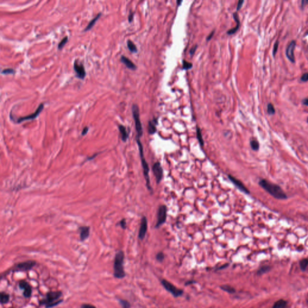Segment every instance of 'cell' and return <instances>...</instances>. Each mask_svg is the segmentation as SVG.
Listing matches in <instances>:
<instances>
[{"label": "cell", "instance_id": "6da1fadb", "mask_svg": "<svg viewBox=\"0 0 308 308\" xmlns=\"http://www.w3.org/2000/svg\"><path fill=\"white\" fill-rule=\"evenodd\" d=\"M259 184L263 189L277 199L283 200L287 198L285 193L279 185L271 183L266 179H261L259 181Z\"/></svg>", "mask_w": 308, "mask_h": 308}, {"label": "cell", "instance_id": "7a4b0ae2", "mask_svg": "<svg viewBox=\"0 0 308 308\" xmlns=\"http://www.w3.org/2000/svg\"><path fill=\"white\" fill-rule=\"evenodd\" d=\"M124 253L123 251H119L115 255L114 261V276L117 279H122L125 276L123 268Z\"/></svg>", "mask_w": 308, "mask_h": 308}, {"label": "cell", "instance_id": "3957f363", "mask_svg": "<svg viewBox=\"0 0 308 308\" xmlns=\"http://www.w3.org/2000/svg\"><path fill=\"white\" fill-rule=\"evenodd\" d=\"M136 141H137V143L138 144V149H139L140 160H141V162H142V165L143 170V174H144V178H145V179H146V187H147L149 191H152V187H151V186H150V179H149V165L148 164L147 161H146L145 158H144V152H143V148L142 143L140 142V138H136Z\"/></svg>", "mask_w": 308, "mask_h": 308}, {"label": "cell", "instance_id": "277c9868", "mask_svg": "<svg viewBox=\"0 0 308 308\" xmlns=\"http://www.w3.org/2000/svg\"><path fill=\"white\" fill-rule=\"evenodd\" d=\"M62 295V293L60 291L48 293L46 295L45 299L40 301V304L45 305L46 308H50L53 306H55L62 301V300L57 301L61 297Z\"/></svg>", "mask_w": 308, "mask_h": 308}, {"label": "cell", "instance_id": "5b68a950", "mask_svg": "<svg viewBox=\"0 0 308 308\" xmlns=\"http://www.w3.org/2000/svg\"><path fill=\"white\" fill-rule=\"evenodd\" d=\"M132 116H133V118L134 119L135 122V126H136V130L137 131V137L138 138H140L143 136V128L140 119V114H139V108L138 107L136 104H134L132 107Z\"/></svg>", "mask_w": 308, "mask_h": 308}, {"label": "cell", "instance_id": "8992f818", "mask_svg": "<svg viewBox=\"0 0 308 308\" xmlns=\"http://www.w3.org/2000/svg\"><path fill=\"white\" fill-rule=\"evenodd\" d=\"M167 219V207L165 205H161L157 211V221L155 226V229H158L166 221Z\"/></svg>", "mask_w": 308, "mask_h": 308}, {"label": "cell", "instance_id": "52a82bcc", "mask_svg": "<svg viewBox=\"0 0 308 308\" xmlns=\"http://www.w3.org/2000/svg\"><path fill=\"white\" fill-rule=\"evenodd\" d=\"M161 284L162 286L164 287V288L166 289L167 291L170 293L174 297H178L179 296L182 295L183 294V291L177 288L176 287H174L171 283L167 281L166 280L163 279L161 280Z\"/></svg>", "mask_w": 308, "mask_h": 308}, {"label": "cell", "instance_id": "ba28073f", "mask_svg": "<svg viewBox=\"0 0 308 308\" xmlns=\"http://www.w3.org/2000/svg\"><path fill=\"white\" fill-rule=\"evenodd\" d=\"M44 104H40L39 105L38 108H37V110H36V111L34 113H32L31 114H30V115L26 116L25 117H19V119H17L16 123H21L22 122L27 121V120L35 119L36 117H38L39 116V115L40 114V113H41V111H42V110L44 109Z\"/></svg>", "mask_w": 308, "mask_h": 308}, {"label": "cell", "instance_id": "9c48e42d", "mask_svg": "<svg viewBox=\"0 0 308 308\" xmlns=\"http://www.w3.org/2000/svg\"><path fill=\"white\" fill-rule=\"evenodd\" d=\"M152 168L156 179V182L158 184L161 183L163 176V169L161 163L160 162H156Z\"/></svg>", "mask_w": 308, "mask_h": 308}, {"label": "cell", "instance_id": "30bf717a", "mask_svg": "<svg viewBox=\"0 0 308 308\" xmlns=\"http://www.w3.org/2000/svg\"><path fill=\"white\" fill-rule=\"evenodd\" d=\"M74 69L76 73L77 78L81 80H83L86 75V72L84 69V65L82 63H80L78 60H76L74 63Z\"/></svg>", "mask_w": 308, "mask_h": 308}, {"label": "cell", "instance_id": "8fae6325", "mask_svg": "<svg viewBox=\"0 0 308 308\" xmlns=\"http://www.w3.org/2000/svg\"><path fill=\"white\" fill-rule=\"evenodd\" d=\"M148 229V220L147 218L144 216L142 218L140 227L138 232V238L141 240H143L146 236V232Z\"/></svg>", "mask_w": 308, "mask_h": 308}, {"label": "cell", "instance_id": "7c38bea8", "mask_svg": "<svg viewBox=\"0 0 308 308\" xmlns=\"http://www.w3.org/2000/svg\"><path fill=\"white\" fill-rule=\"evenodd\" d=\"M36 264V261L30 260L17 264L16 265V269L20 271H28L33 268Z\"/></svg>", "mask_w": 308, "mask_h": 308}, {"label": "cell", "instance_id": "4fadbf2b", "mask_svg": "<svg viewBox=\"0 0 308 308\" xmlns=\"http://www.w3.org/2000/svg\"><path fill=\"white\" fill-rule=\"evenodd\" d=\"M228 178L230 179V181H231V182L235 186H236L240 190H241V191H243V193H246V194H249L250 192H249V190L246 188V187L244 185V184L242 183H241L240 180L234 178V176H232V175H231V174L228 175Z\"/></svg>", "mask_w": 308, "mask_h": 308}, {"label": "cell", "instance_id": "5bb4252c", "mask_svg": "<svg viewBox=\"0 0 308 308\" xmlns=\"http://www.w3.org/2000/svg\"><path fill=\"white\" fill-rule=\"evenodd\" d=\"M295 41L293 40L290 42L286 50V55L288 57V58L290 60L292 63L295 62V58L294 55V51L295 47Z\"/></svg>", "mask_w": 308, "mask_h": 308}, {"label": "cell", "instance_id": "9a60e30c", "mask_svg": "<svg viewBox=\"0 0 308 308\" xmlns=\"http://www.w3.org/2000/svg\"><path fill=\"white\" fill-rule=\"evenodd\" d=\"M19 286L21 289H23V294L24 295V297L26 298L30 297V296H31V295H32V290L31 287L30 286L28 283L25 281L22 280L20 282Z\"/></svg>", "mask_w": 308, "mask_h": 308}, {"label": "cell", "instance_id": "2e32d148", "mask_svg": "<svg viewBox=\"0 0 308 308\" xmlns=\"http://www.w3.org/2000/svg\"><path fill=\"white\" fill-rule=\"evenodd\" d=\"M90 227L87 226H83L79 227L80 237L81 241H85L89 238L90 235Z\"/></svg>", "mask_w": 308, "mask_h": 308}, {"label": "cell", "instance_id": "e0dca14e", "mask_svg": "<svg viewBox=\"0 0 308 308\" xmlns=\"http://www.w3.org/2000/svg\"><path fill=\"white\" fill-rule=\"evenodd\" d=\"M120 62L122 63H123L126 67L131 70H136L137 69V66L132 63V61L124 56H122L120 57Z\"/></svg>", "mask_w": 308, "mask_h": 308}, {"label": "cell", "instance_id": "ac0fdd59", "mask_svg": "<svg viewBox=\"0 0 308 308\" xmlns=\"http://www.w3.org/2000/svg\"><path fill=\"white\" fill-rule=\"evenodd\" d=\"M120 134H121V139L123 142L127 141L129 137V132L126 130L125 126L122 125H119L118 126Z\"/></svg>", "mask_w": 308, "mask_h": 308}, {"label": "cell", "instance_id": "d6986e66", "mask_svg": "<svg viewBox=\"0 0 308 308\" xmlns=\"http://www.w3.org/2000/svg\"><path fill=\"white\" fill-rule=\"evenodd\" d=\"M233 16H234V19L235 21V22H237V26L231 29L230 30H229V31H227V34L228 35H232V34H234L235 33H236L238 30L240 28V19H239V17H238V15H237V13H234L233 14Z\"/></svg>", "mask_w": 308, "mask_h": 308}, {"label": "cell", "instance_id": "ffe728a7", "mask_svg": "<svg viewBox=\"0 0 308 308\" xmlns=\"http://www.w3.org/2000/svg\"><path fill=\"white\" fill-rule=\"evenodd\" d=\"M156 123H157L156 120H151V121L149 122V125H148L149 134H154L156 132Z\"/></svg>", "mask_w": 308, "mask_h": 308}, {"label": "cell", "instance_id": "44dd1931", "mask_svg": "<svg viewBox=\"0 0 308 308\" xmlns=\"http://www.w3.org/2000/svg\"><path fill=\"white\" fill-rule=\"evenodd\" d=\"M101 15H102L101 13H99L97 15H96V16L93 19H92V21L89 23L87 26L85 28H84V32H87V31H89V30H91L92 28V27L95 25V22L98 21V19H99Z\"/></svg>", "mask_w": 308, "mask_h": 308}, {"label": "cell", "instance_id": "7402d4cb", "mask_svg": "<svg viewBox=\"0 0 308 308\" xmlns=\"http://www.w3.org/2000/svg\"><path fill=\"white\" fill-rule=\"evenodd\" d=\"M287 306V302L283 300H279L277 301L274 304L273 308H286Z\"/></svg>", "mask_w": 308, "mask_h": 308}, {"label": "cell", "instance_id": "603a6c76", "mask_svg": "<svg viewBox=\"0 0 308 308\" xmlns=\"http://www.w3.org/2000/svg\"><path fill=\"white\" fill-rule=\"evenodd\" d=\"M196 136H197V140L199 141V144H200V145L202 147H203V145H204V141H203V139L202 138L201 130L200 128L198 127V126H197V128H196Z\"/></svg>", "mask_w": 308, "mask_h": 308}, {"label": "cell", "instance_id": "cb8c5ba5", "mask_svg": "<svg viewBox=\"0 0 308 308\" xmlns=\"http://www.w3.org/2000/svg\"><path fill=\"white\" fill-rule=\"evenodd\" d=\"M127 46L129 50L132 53H136L137 52V48L136 45L131 40H128L127 41Z\"/></svg>", "mask_w": 308, "mask_h": 308}, {"label": "cell", "instance_id": "d4e9b609", "mask_svg": "<svg viewBox=\"0 0 308 308\" xmlns=\"http://www.w3.org/2000/svg\"><path fill=\"white\" fill-rule=\"evenodd\" d=\"M9 301V295L7 294L1 293V304H5Z\"/></svg>", "mask_w": 308, "mask_h": 308}, {"label": "cell", "instance_id": "484cf974", "mask_svg": "<svg viewBox=\"0 0 308 308\" xmlns=\"http://www.w3.org/2000/svg\"><path fill=\"white\" fill-rule=\"evenodd\" d=\"M250 146L253 150H258L259 148V144L258 142L255 139H253L250 141Z\"/></svg>", "mask_w": 308, "mask_h": 308}, {"label": "cell", "instance_id": "4316f807", "mask_svg": "<svg viewBox=\"0 0 308 308\" xmlns=\"http://www.w3.org/2000/svg\"><path fill=\"white\" fill-rule=\"evenodd\" d=\"M221 289H223V291H225L227 293H231V294H232L234 293H235V289L234 288L231 287V286H229V285H223L222 287H221Z\"/></svg>", "mask_w": 308, "mask_h": 308}, {"label": "cell", "instance_id": "83f0119b", "mask_svg": "<svg viewBox=\"0 0 308 308\" xmlns=\"http://www.w3.org/2000/svg\"><path fill=\"white\" fill-rule=\"evenodd\" d=\"M68 41V36H66V37H64L62 40L61 42H60V43L58 44V50H62V48L64 47V46L66 45V44L67 43V42Z\"/></svg>", "mask_w": 308, "mask_h": 308}, {"label": "cell", "instance_id": "f1b7e54d", "mask_svg": "<svg viewBox=\"0 0 308 308\" xmlns=\"http://www.w3.org/2000/svg\"><path fill=\"white\" fill-rule=\"evenodd\" d=\"M300 265L301 268L303 270H305L308 266V258L304 259L301 260L300 262Z\"/></svg>", "mask_w": 308, "mask_h": 308}, {"label": "cell", "instance_id": "f546056e", "mask_svg": "<svg viewBox=\"0 0 308 308\" xmlns=\"http://www.w3.org/2000/svg\"><path fill=\"white\" fill-rule=\"evenodd\" d=\"M119 303H120V305L122 306L123 308H130L131 307L130 303L128 301H126L125 300H122V299L120 300Z\"/></svg>", "mask_w": 308, "mask_h": 308}, {"label": "cell", "instance_id": "4dcf8cb0", "mask_svg": "<svg viewBox=\"0 0 308 308\" xmlns=\"http://www.w3.org/2000/svg\"><path fill=\"white\" fill-rule=\"evenodd\" d=\"M183 62V69H184V70H189V69H190L192 68L193 67V64L191 63H189L187 61H185V60H184V61Z\"/></svg>", "mask_w": 308, "mask_h": 308}, {"label": "cell", "instance_id": "1f68e13d", "mask_svg": "<svg viewBox=\"0 0 308 308\" xmlns=\"http://www.w3.org/2000/svg\"><path fill=\"white\" fill-rule=\"evenodd\" d=\"M267 111L268 113L270 115H273L275 113V109L273 107V105L271 104H268L267 106Z\"/></svg>", "mask_w": 308, "mask_h": 308}, {"label": "cell", "instance_id": "d6a6232c", "mask_svg": "<svg viewBox=\"0 0 308 308\" xmlns=\"http://www.w3.org/2000/svg\"><path fill=\"white\" fill-rule=\"evenodd\" d=\"M14 73H15V70H14V69H11V68L5 69H4V70H3L1 71V74H4V75L13 74Z\"/></svg>", "mask_w": 308, "mask_h": 308}, {"label": "cell", "instance_id": "836d02e7", "mask_svg": "<svg viewBox=\"0 0 308 308\" xmlns=\"http://www.w3.org/2000/svg\"><path fill=\"white\" fill-rule=\"evenodd\" d=\"M156 258L158 261H162L163 259H164V255L162 252H159L158 254L156 256Z\"/></svg>", "mask_w": 308, "mask_h": 308}, {"label": "cell", "instance_id": "e575fe53", "mask_svg": "<svg viewBox=\"0 0 308 308\" xmlns=\"http://www.w3.org/2000/svg\"><path fill=\"white\" fill-rule=\"evenodd\" d=\"M119 225L120 226V227H121L123 229H126V219H123L122 220H120V221H119Z\"/></svg>", "mask_w": 308, "mask_h": 308}, {"label": "cell", "instance_id": "d590c367", "mask_svg": "<svg viewBox=\"0 0 308 308\" xmlns=\"http://www.w3.org/2000/svg\"><path fill=\"white\" fill-rule=\"evenodd\" d=\"M301 81L303 82H306L308 81V73H305L301 76Z\"/></svg>", "mask_w": 308, "mask_h": 308}, {"label": "cell", "instance_id": "8d00e7d4", "mask_svg": "<svg viewBox=\"0 0 308 308\" xmlns=\"http://www.w3.org/2000/svg\"><path fill=\"white\" fill-rule=\"evenodd\" d=\"M278 46H279V42H278V41H276V44H274V48H273V56H274L276 55V52H277V48H278Z\"/></svg>", "mask_w": 308, "mask_h": 308}, {"label": "cell", "instance_id": "74e56055", "mask_svg": "<svg viewBox=\"0 0 308 308\" xmlns=\"http://www.w3.org/2000/svg\"><path fill=\"white\" fill-rule=\"evenodd\" d=\"M197 48V45H196V46H194L193 47H192L191 49L190 50V54L191 56L194 55V54L195 53V51H196Z\"/></svg>", "mask_w": 308, "mask_h": 308}, {"label": "cell", "instance_id": "f35d334b", "mask_svg": "<svg viewBox=\"0 0 308 308\" xmlns=\"http://www.w3.org/2000/svg\"><path fill=\"white\" fill-rule=\"evenodd\" d=\"M81 308H96L94 306L90 304H83L81 306Z\"/></svg>", "mask_w": 308, "mask_h": 308}, {"label": "cell", "instance_id": "ab89813d", "mask_svg": "<svg viewBox=\"0 0 308 308\" xmlns=\"http://www.w3.org/2000/svg\"><path fill=\"white\" fill-rule=\"evenodd\" d=\"M89 128L88 126H86V127H84V128H83V131H82L81 135H82L83 136H85L86 134H87V133L88 131H89Z\"/></svg>", "mask_w": 308, "mask_h": 308}, {"label": "cell", "instance_id": "60d3db41", "mask_svg": "<svg viewBox=\"0 0 308 308\" xmlns=\"http://www.w3.org/2000/svg\"><path fill=\"white\" fill-rule=\"evenodd\" d=\"M244 1H239L238 3V4H237V10L238 11L241 7H242L243 6V4L244 3Z\"/></svg>", "mask_w": 308, "mask_h": 308}, {"label": "cell", "instance_id": "b9f144b4", "mask_svg": "<svg viewBox=\"0 0 308 308\" xmlns=\"http://www.w3.org/2000/svg\"><path fill=\"white\" fill-rule=\"evenodd\" d=\"M134 15V13H132V12H131V13H130V15L128 16V21H129L130 23H131L132 21H133Z\"/></svg>", "mask_w": 308, "mask_h": 308}, {"label": "cell", "instance_id": "7bdbcfd3", "mask_svg": "<svg viewBox=\"0 0 308 308\" xmlns=\"http://www.w3.org/2000/svg\"><path fill=\"white\" fill-rule=\"evenodd\" d=\"M214 32H215V31H214H214H213L212 32H211V33L209 34V36H208V37H207V41H209V40H211V38H212L213 37V36H214Z\"/></svg>", "mask_w": 308, "mask_h": 308}, {"label": "cell", "instance_id": "ee69618b", "mask_svg": "<svg viewBox=\"0 0 308 308\" xmlns=\"http://www.w3.org/2000/svg\"><path fill=\"white\" fill-rule=\"evenodd\" d=\"M101 154V152H98V153H96L95 154H94L93 155H92V156L91 157H89V158H87V160H88V161H89V160H93V158H95V157H96V156H97V155H99V154Z\"/></svg>", "mask_w": 308, "mask_h": 308}, {"label": "cell", "instance_id": "f6af8a7d", "mask_svg": "<svg viewBox=\"0 0 308 308\" xmlns=\"http://www.w3.org/2000/svg\"><path fill=\"white\" fill-rule=\"evenodd\" d=\"M308 3V1H305V0H303V1H301V6L302 7H305V6L306 5V4Z\"/></svg>", "mask_w": 308, "mask_h": 308}, {"label": "cell", "instance_id": "bcb514c9", "mask_svg": "<svg viewBox=\"0 0 308 308\" xmlns=\"http://www.w3.org/2000/svg\"><path fill=\"white\" fill-rule=\"evenodd\" d=\"M303 104H305V105L308 106V98L305 99L303 101Z\"/></svg>", "mask_w": 308, "mask_h": 308}, {"label": "cell", "instance_id": "7dc6e473", "mask_svg": "<svg viewBox=\"0 0 308 308\" xmlns=\"http://www.w3.org/2000/svg\"><path fill=\"white\" fill-rule=\"evenodd\" d=\"M183 3V1H181V0H178V1H176L178 7H179V6H180L181 4V3Z\"/></svg>", "mask_w": 308, "mask_h": 308}, {"label": "cell", "instance_id": "c3c4849f", "mask_svg": "<svg viewBox=\"0 0 308 308\" xmlns=\"http://www.w3.org/2000/svg\"><path fill=\"white\" fill-rule=\"evenodd\" d=\"M306 35H307V34H308V32H307V33H306Z\"/></svg>", "mask_w": 308, "mask_h": 308}, {"label": "cell", "instance_id": "681fc988", "mask_svg": "<svg viewBox=\"0 0 308 308\" xmlns=\"http://www.w3.org/2000/svg\"><path fill=\"white\" fill-rule=\"evenodd\" d=\"M307 303H308V296H307Z\"/></svg>", "mask_w": 308, "mask_h": 308}, {"label": "cell", "instance_id": "f907efd6", "mask_svg": "<svg viewBox=\"0 0 308 308\" xmlns=\"http://www.w3.org/2000/svg\"><path fill=\"white\" fill-rule=\"evenodd\" d=\"M307 122H308V119H307Z\"/></svg>", "mask_w": 308, "mask_h": 308}]
</instances>
